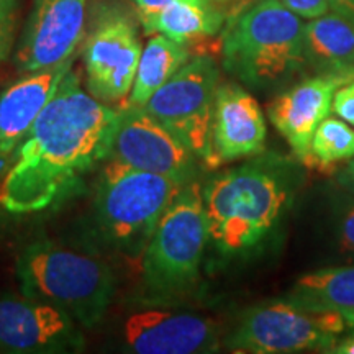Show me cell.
Returning <instances> with one entry per match:
<instances>
[{"label":"cell","instance_id":"1","mask_svg":"<svg viewBox=\"0 0 354 354\" xmlns=\"http://www.w3.org/2000/svg\"><path fill=\"white\" fill-rule=\"evenodd\" d=\"M117 109L94 99L71 68L13 154L0 183L10 214L51 209L109 159Z\"/></svg>","mask_w":354,"mask_h":354},{"label":"cell","instance_id":"2","mask_svg":"<svg viewBox=\"0 0 354 354\" xmlns=\"http://www.w3.org/2000/svg\"><path fill=\"white\" fill-rule=\"evenodd\" d=\"M300 185L297 162L274 153H261L207 179L202 184L207 248L216 263H240L263 253L281 232Z\"/></svg>","mask_w":354,"mask_h":354},{"label":"cell","instance_id":"3","mask_svg":"<svg viewBox=\"0 0 354 354\" xmlns=\"http://www.w3.org/2000/svg\"><path fill=\"white\" fill-rule=\"evenodd\" d=\"M15 276L21 295L59 308L86 330L104 320L117 289L104 259L55 241L26 245L17 256Z\"/></svg>","mask_w":354,"mask_h":354},{"label":"cell","instance_id":"4","mask_svg":"<svg viewBox=\"0 0 354 354\" xmlns=\"http://www.w3.org/2000/svg\"><path fill=\"white\" fill-rule=\"evenodd\" d=\"M304 24L282 0H259L230 21L223 68L254 91H272L307 68Z\"/></svg>","mask_w":354,"mask_h":354},{"label":"cell","instance_id":"5","mask_svg":"<svg viewBox=\"0 0 354 354\" xmlns=\"http://www.w3.org/2000/svg\"><path fill=\"white\" fill-rule=\"evenodd\" d=\"M209 245L202 184H185L141 256V302L180 304L197 290Z\"/></svg>","mask_w":354,"mask_h":354},{"label":"cell","instance_id":"6","mask_svg":"<svg viewBox=\"0 0 354 354\" xmlns=\"http://www.w3.org/2000/svg\"><path fill=\"white\" fill-rule=\"evenodd\" d=\"M104 165L92 202L94 230L109 250L138 259L162 214L184 185L112 159Z\"/></svg>","mask_w":354,"mask_h":354},{"label":"cell","instance_id":"7","mask_svg":"<svg viewBox=\"0 0 354 354\" xmlns=\"http://www.w3.org/2000/svg\"><path fill=\"white\" fill-rule=\"evenodd\" d=\"M346 330L338 312L289 294L246 308L223 344L234 353H330Z\"/></svg>","mask_w":354,"mask_h":354},{"label":"cell","instance_id":"8","mask_svg":"<svg viewBox=\"0 0 354 354\" xmlns=\"http://www.w3.org/2000/svg\"><path fill=\"white\" fill-rule=\"evenodd\" d=\"M218 66L210 56L190 59L158 88L143 109L176 133L205 166L215 167L212 148V122Z\"/></svg>","mask_w":354,"mask_h":354},{"label":"cell","instance_id":"9","mask_svg":"<svg viewBox=\"0 0 354 354\" xmlns=\"http://www.w3.org/2000/svg\"><path fill=\"white\" fill-rule=\"evenodd\" d=\"M109 159L165 176L180 185L197 180L202 162L176 133L143 107L130 104L117 109Z\"/></svg>","mask_w":354,"mask_h":354},{"label":"cell","instance_id":"10","mask_svg":"<svg viewBox=\"0 0 354 354\" xmlns=\"http://www.w3.org/2000/svg\"><path fill=\"white\" fill-rule=\"evenodd\" d=\"M141 48L138 30L128 13L105 8L84 41L86 88L102 104L125 100L135 81Z\"/></svg>","mask_w":354,"mask_h":354},{"label":"cell","instance_id":"11","mask_svg":"<svg viewBox=\"0 0 354 354\" xmlns=\"http://www.w3.org/2000/svg\"><path fill=\"white\" fill-rule=\"evenodd\" d=\"M120 339L136 354H207L221 346L215 320L176 304L141 302L123 318Z\"/></svg>","mask_w":354,"mask_h":354},{"label":"cell","instance_id":"12","mask_svg":"<svg viewBox=\"0 0 354 354\" xmlns=\"http://www.w3.org/2000/svg\"><path fill=\"white\" fill-rule=\"evenodd\" d=\"M81 326L59 308L39 300L0 295V353H81Z\"/></svg>","mask_w":354,"mask_h":354},{"label":"cell","instance_id":"13","mask_svg":"<svg viewBox=\"0 0 354 354\" xmlns=\"http://www.w3.org/2000/svg\"><path fill=\"white\" fill-rule=\"evenodd\" d=\"M87 0H35L15 53L19 73L64 63L82 41Z\"/></svg>","mask_w":354,"mask_h":354},{"label":"cell","instance_id":"14","mask_svg":"<svg viewBox=\"0 0 354 354\" xmlns=\"http://www.w3.org/2000/svg\"><path fill=\"white\" fill-rule=\"evenodd\" d=\"M353 77L317 74L279 94L268 105V117L302 165L320 123L328 117L336 88Z\"/></svg>","mask_w":354,"mask_h":354},{"label":"cell","instance_id":"15","mask_svg":"<svg viewBox=\"0 0 354 354\" xmlns=\"http://www.w3.org/2000/svg\"><path fill=\"white\" fill-rule=\"evenodd\" d=\"M266 136L268 127L258 100L238 84H218L212 122L215 167L264 153Z\"/></svg>","mask_w":354,"mask_h":354},{"label":"cell","instance_id":"16","mask_svg":"<svg viewBox=\"0 0 354 354\" xmlns=\"http://www.w3.org/2000/svg\"><path fill=\"white\" fill-rule=\"evenodd\" d=\"M74 59L26 73L0 94V172H6L21 141L56 94Z\"/></svg>","mask_w":354,"mask_h":354},{"label":"cell","instance_id":"17","mask_svg":"<svg viewBox=\"0 0 354 354\" xmlns=\"http://www.w3.org/2000/svg\"><path fill=\"white\" fill-rule=\"evenodd\" d=\"M307 66L317 74L354 77V24L338 13L312 19L304 26Z\"/></svg>","mask_w":354,"mask_h":354},{"label":"cell","instance_id":"18","mask_svg":"<svg viewBox=\"0 0 354 354\" xmlns=\"http://www.w3.org/2000/svg\"><path fill=\"white\" fill-rule=\"evenodd\" d=\"M146 35H165L177 43L214 37L223 25V13L210 0H183L148 17H140Z\"/></svg>","mask_w":354,"mask_h":354},{"label":"cell","instance_id":"19","mask_svg":"<svg viewBox=\"0 0 354 354\" xmlns=\"http://www.w3.org/2000/svg\"><path fill=\"white\" fill-rule=\"evenodd\" d=\"M189 56L190 51L184 43H177L159 33L149 38L141 51L128 104L143 107L149 97L187 63Z\"/></svg>","mask_w":354,"mask_h":354},{"label":"cell","instance_id":"20","mask_svg":"<svg viewBox=\"0 0 354 354\" xmlns=\"http://www.w3.org/2000/svg\"><path fill=\"white\" fill-rule=\"evenodd\" d=\"M290 294L335 310L343 315L348 328L354 330V266L326 268L304 274Z\"/></svg>","mask_w":354,"mask_h":354},{"label":"cell","instance_id":"21","mask_svg":"<svg viewBox=\"0 0 354 354\" xmlns=\"http://www.w3.org/2000/svg\"><path fill=\"white\" fill-rule=\"evenodd\" d=\"M354 156V130L344 120L326 117L318 125L310 145V156L305 165L328 171L342 161Z\"/></svg>","mask_w":354,"mask_h":354},{"label":"cell","instance_id":"22","mask_svg":"<svg viewBox=\"0 0 354 354\" xmlns=\"http://www.w3.org/2000/svg\"><path fill=\"white\" fill-rule=\"evenodd\" d=\"M335 236L339 251L354 261V196L351 194L336 202Z\"/></svg>","mask_w":354,"mask_h":354},{"label":"cell","instance_id":"23","mask_svg":"<svg viewBox=\"0 0 354 354\" xmlns=\"http://www.w3.org/2000/svg\"><path fill=\"white\" fill-rule=\"evenodd\" d=\"M17 15H19V0H0V64L10 56Z\"/></svg>","mask_w":354,"mask_h":354},{"label":"cell","instance_id":"24","mask_svg":"<svg viewBox=\"0 0 354 354\" xmlns=\"http://www.w3.org/2000/svg\"><path fill=\"white\" fill-rule=\"evenodd\" d=\"M331 107L342 120L348 125H354V77L336 88Z\"/></svg>","mask_w":354,"mask_h":354},{"label":"cell","instance_id":"25","mask_svg":"<svg viewBox=\"0 0 354 354\" xmlns=\"http://www.w3.org/2000/svg\"><path fill=\"white\" fill-rule=\"evenodd\" d=\"M282 3L300 19H317L330 10L328 0H282Z\"/></svg>","mask_w":354,"mask_h":354},{"label":"cell","instance_id":"26","mask_svg":"<svg viewBox=\"0 0 354 354\" xmlns=\"http://www.w3.org/2000/svg\"><path fill=\"white\" fill-rule=\"evenodd\" d=\"M176 2H183V0H135L140 17L153 15V13L161 12L162 8L169 7Z\"/></svg>","mask_w":354,"mask_h":354},{"label":"cell","instance_id":"27","mask_svg":"<svg viewBox=\"0 0 354 354\" xmlns=\"http://www.w3.org/2000/svg\"><path fill=\"white\" fill-rule=\"evenodd\" d=\"M336 180H338V184L342 185L348 194L354 196V156L351 159H348V162L344 165L343 169L338 171Z\"/></svg>","mask_w":354,"mask_h":354},{"label":"cell","instance_id":"28","mask_svg":"<svg viewBox=\"0 0 354 354\" xmlns=\"http://www.w3.org/2000/svg\"><path fill=\"white\" fill-rule=\"evenodd\" d=\"M330 10L354 24V0H328Z\"/></svg>","mask_w":354,"mask_h":354},{"label":"cell","instance_id":"29","mask_svg":"<svg viewBox=\"0 0 354 354\" xmlns=\"http://www.w3.org/2000/svg\"><path fill=\"white\" fill-rule=\"evenodd\" d=\"M331 354H354V330L349 331L348 336L338 339L333 348H331Z\"/></svg>","mask_w":354,"mask_h":354},{"label":"cell","instance_id":"30","mask_svg":"<svg viewBox=\"0 0 354 354\" xmlns=\"http://www.w3.org/2000/svg\"><path fill=\"white\" fill-rule=\"evenodd\" d=\"M215 2H220V3H228V2H234V0H215Z\"/></svg>","mask_w":354,"mask_h":354}]
</instances>
